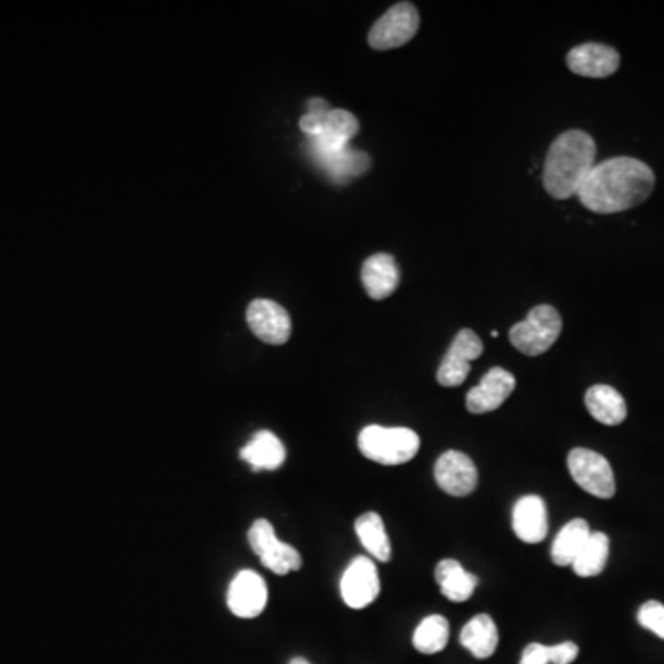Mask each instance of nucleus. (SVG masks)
<instances>
[{
	"label": "nucleus",
	"instance_id": "1",
	"mask_svg": "<svg viewBox=\"0 0 664 664\" xmlns=\"http://www.w3.org/2000/svg\"><path fill=\"white\" fill-rule=\"evenodd\" d=\"M654 170L635 158H613L594 164L577 200L596 214H615L637 208L654 192Z\"/></svg>",
	"mask_w": 664,
	"mask_h": 664
},
{
	"label": "nucleus",
	"instance_id": "2",
	"mask_svg": "<svg viewBox=\"0 0 664 664\" xmlns=\"http://www.w3.org/2000/svg\"><path fill=\"white\" fill-rule=\"evenodd\" d=\"M596 144L593 137L582 130L565 131L552 142L546 153L543 185L555 200L576 197L580 187L594 169Z\"/></svg>",
	"mask_w": 664,
	"mask_h": 664
},
{
	"label": "nucleus",
	"instance_id": "3",
	"mask_svg": "<svg viewBox=\"0 0 664 664\" xmlns=\"http://www.w3.org/2000/svg\"><path fill=\"white\" fill-rule=\"evenodd\" d=\"M417 432L404 426H365L359 434V449L371 462L381 465H403L420 452Z\"/></svg>",
	"mask_w": 664,
	"mask_h": 664
},
{
	"label": "nucleus",
	"instance_id": "4",
	"mask_svg": "<svg viewBox=\"0 0 664 664\" xmlns=\"http://www.w3.org/2000/svg\"><path fill=\"white\" fill-rule=\"evenodd\" d=\"M561 329H563V320L555 306H535L524 322L513 325L510 331V342L523 354L540 356L557 342Z\"/></svg>",
	"mask_w": 664,
	"mask_h": 664
},
{
	"label": "nucleus",
	"instance_id": "5",
	"mask_svg": "<svg viewBox=\"0 0 664 664\" xmlns=\"http://www.w3.org/2000/svg\"><path fill=\"white\" fill-rule=\"evenodd\" d=\"M569 473L583 491L596 499H611L615 495V473L607 457L588 449H572L566 457Z\"/></svg>",
	"mask_w": 664,
	"mask_h": 664
},
{
	"label": "nucleus",
	"instance_id": "6",
	"mask_svg": "<svg viewBox=\"0 0 664 664\" xmlns=\"http://www.w3.org/2000/svg\"><path fill=\"white\" fill-rule=\"evenodd\" d=\"M248 541L253 549L262 565L266 566L268 571L273 574L284 576L290 572L300 571L303 565L300 552L295 551L294 546L286 545L283 541L278 540L275 530L272 523L266 519H259L251 524L250 532H248Z\"/></svg>",
	"mask_w": 664,
	"mask_h": 664
},
{
	"label": "nucleus",
	"instance_id": "7",
	"mask_svg": "<svg viewBox=\"0 0 664 664\" xmlns=\"http://www.w3.org/2000/svg\"><path fill=\"white\" fill-rule=\"evenodd\" d=\"M417 30H420L417 8L410 2H399L373 24L368 36V43L375 50L399 49L410 43Z\"/></svg>",
	"mask_w": 664,
	"mask_h": 664
},
{
	"label": "nucleus",
	"instance_id": "8",
	"mask_svg": "<svg viewBox=\"0 0 664 664\" xmlns=\"http://www.w3.org/2000/svg\"><path fill=\"white\" fill-rule=\"evenodd\" d=\"M381 593V580L375 561L368 555H359L349 563L340 580V594L351 610H364L375 602Z\"/></svg>",
	"mask_w": 664,
	"mask_h": 664
},
{
	"label": "nucleus",
	"instance_id": "9",
	"mask_svg": "<svg viewBox=\"0 0 664 664\" xmlns=\"http://www.w3.org/2000/svg\"><path fill=\"white\" fill-rule=\"evenodd\" d=\"M484 353V343L476 332L463 329L452 340L451 348L446 351L445 359L437 370V382L445 388L460 386L467 379L471 362L480 359Z\"/></svg>",
	"mask_w": 664,
	"mask_h": 664
},
{
	"label": "nucleus",
	"instance_id": "10",
	"mask_svg": "<svg viewBox=\"0 0 664 664\" xmlns=\"http://www.w3.org/2000/svg\"><path fill=\"white\" fill-rule=\"evenodd\" d=\"M245 320H248L251 332L261 342L270 343V345H283L289 342L290 334H292L290 314L284 306L279 305L275 301H251L248 312H245Z\"/></svg>",
	"mask_w": 664,
	"mask_h": 664
},
{
	"label": "nucleus",
	"instance_id": "11",
	"mask_svg": "<svg viewBox=\"0 0 664 664\" xmlns=\"http://www.w3.org/2000/svg\"><path fill=\"white\" fill-rule=\"evenodd\" d=\"M437 485L451 496H467L479 485V471L473 460L460 451H446L434 465Z\"/></svg>",
	"mask_w": 664,
	"mask_h": 664
},
{
	"label": "nucleus",
	"instance_id": "12",
	"mask_svg": "<svg viewBox=\"0 0 664 664\" xmlns=\"http://www.w3.org/2000/svg\"><path fill=\"white\" fill-rule=\"evenodd\" d=\"M268 605V585L261 574L240 571L228 588V607L239 618H256Z\"/></svg>",
	"mask_w": 664,
	"mask_h": 664
},
{
	"label": "nucleus",
	"instance_id": "13",
	"mask_svg": "<svg viewBox=\"0 0 664 664\" xmlns=\"http://www.w3.org/2000/svg\"><path fill=\"white\" fill-rule=\"evenodd\" d=\"M515 384L517 381L510 371L504 368H491L482 376L479 386L467 393L465 404H467L469 412L471 414H487V412L501 409L515 390Z\"/></svg>",
	"mask_w": 664,
	"mask_h": 664
},
{
	"label": "nucleus",
	"instance_id": "14",
	"mask_svg": "<svg viewBox=\"0 0 664 664\" xmlns=\"http://www.w3.org/2000/svg\"><path fill=\"white\" fill-rule=\"evenodd\" d=\"M566 66L577 77L607 78L618 71L621 54L607 44H580L566 56Z\"/></svg>",
	"mask_w": 664,
	"mask_h": 664
},
{
	"label": "nucleus",
	"instance_id": "15",
	"mask_svg": "<svg viewBox=\"0 0 664 664\" xmlns=\"http://www.w3.org/2000/svg\"><path fill=\"white\" fill-rule=\"evenodd\" d=\"M512 526L513 532L523 543L537 545L541 541H545L549 534V512H546L545 501L537 495L519 499L513 506Z\"/></svg>",
	"mask_w": 664,
	"mask_h": 664
},
{
	"label": "nucleus",
	"instance_id": "16",
	"mask_svg": "<svg viewBox=\"0 0 664 664\" xmlns=\"http://www.w3.org/2000/svg\"><path fill=\"white\" fill-rule=\"evenodd\" d=\"M359 120L345 110H331L323 119L320 135L309 139L311 153L340 152L359 133Z\"/></svg>",
	"mask_w": 664,
	"mask_h": 664
},
{
	"label": "nucleus",
	"instance_id": "17",
	"mask_svg": "<svg viewBox=\"0 0 664 664\" xmlns=\"http://www.w3.org/2000/svg\"><path fill=\"white\" fill-rule=\"evenodd\" d=\"M401 273L398 262L388 253L371 255L362 266V283L371 300L382 301L398 290Z\"/></svg>",
	"mask_w": 664,
	"mask_h": 664
},
{
	"label": "nucleus",
	"instance_id": "18",
	"mask_svg": "<svg viewBox=\"0 0 664 664\" xmlns=\"http://www.w3.org/2000/svg\"><path fill=\"white\" fill-rule=\"evenodd\" d=\"M240 460L253 471H275L286 460V449L273 432L261 431L240 449Z\"/></svg>",
	"mask_w": 664,
	"mask_h": 664
},
{
	"label": "nucleus",
	"instance_id": "19",
	"mask_svg": "<svg viewBox=\"0 0 664 664\" xmlns=\"http://www.w3.org/2000/svg\"><path fill=\"white\" fill-rule=\"evenodd\" d=\"M585 406L588 414L602 425L616 426L627 417L626 401L615 388L607 384H596L585 393Z\"/></svg>",
	"mask_w": 664,
	"mask_h": 664
},
{
	"label": "nucleus",
	"instance_id": "20",
	"mask_svg": "<svg viewBox=\"0 0 664 664\" xmlns=\"http://www.w3.org/2000/svg\"><path fill=\"white\" fill-rule=\"evenodd\" d=\"M460 644L476 660H490L499 646V630L490 615H476L463 626Z\"/></svg>",
	"mask_w": 664,
	"mask_h": 664
},
{
	"label": "nucleus",
	"instance_id": "21",
	"mask_svg": "<svg viewBox=\"0 0 664 664\" xmlns=\"http://www.w3.org/2000/svg\"><path fill=\"white\" fill-rule=\"evenodd\" d=\"M436 582L446 600L467 602L476 591L479 577L465 571L460 561L443 560L436 566Z\"/></svg>",
	"mask_w": 664,
	"mask_h": 664
},
{
	"label": "nucleus",
	"instance_id": "22",
	"mask_svg": "<svg viewBox=\"0 0 664 664\" xmlns=\"http://www.w3.org/2000/svg\"><path fill=\"white\" fill-rule=\"evenodd\" d=\"M354 532L359 535L360 543L364 546L371 557L388 563L392 560V543L388 537L386 526L381 515L375 512H368L360 515L354 523Z\"/></svg>",
	"mask_w": 664,
	"mask_h": 664
},
{
	"label": "nucleus",
	"instance_id": "23",
	"mask_svg": "<svg viewBox=\"0 0 664 664\" xmlns=\"http://www.w3.org/2000/svg\"><path fill=\"white\" fill-rule=\"evenodd\" d=\"M588 535L591 529L585 519H572L571 523H566L552 543L551 555L554 565L571 566L582 552L583 545L587 543Z\"/></svg>",
	"mask_w": 664,
	"mask_h": 664
},
{
	"label": "nucleus",
	"instance_id": "24",
	"mask_svg": "<svg viewBox=\"0 0 664 664\" xmlns=\"http://www.w3.org/2000/svg\"><path fill=\"white\" fill-rule=\"evenodd\" d=\"M318 159V163L328 170L332 180L348 181L354 175L364 174L370 169V158L368 153L359 152L353 148H343L340 152L332 153H312Z\"/></svg>",
	"mask_w": 664,
	"mask_h": 664
},
{
	"label": "nucleus",
	"instance_id": "25",
	"mask_svg": "<svg viewBox=\"0 0 664 664\" xmlns=\"http://www.w3.org/2000/svg\"><path fill=\"white\" fill-rule=\"evenodd\" d=\"M610 557V537L604 532H591L587 543L572 563V571L580 577L598 576L607 565Z\"/></svg>",
	"mask_w": 664,
	"mask_h": 664
},
{
	"label": "nucleus",
	"instance_id": "26",
	"mask_svg": "<svg viewBox=\"0 0 664 664\" xmlns=\"http://www.w3.org/2000/svg\"><path fill=\"white\" fill-rule=\"evenodd\" d=\"M412 643L421 654H440L449 643V621L442 615L426 616L420 626L415 627Z\"/></svg>",
	"mask_w": 664,
	"mask_h": 664
},
{
	"label": "nucleus",
	"instance_id": "27",
	"mask_svg": "<svg viewBox=\"0 0 664 664\" xmlns=\"http://www.w3.org/2000/svg\"><path fill=\"white\" fill-rule=\"evenodd\" d=\"M637 621L644 630L655 633L657 637L664 638V605L657 600H650L641 605L637 613Z\"/></svg>",
	"mask_w": 664,
	"mask_h": 664
},
{
	"label": "nucleus",
	"instance_id": "28",
	"mask_svg": "<svg viewBox=\"0 0 664 664\" xmlns=\"http://www.w3.org/2000/svg\"><path fill=\"white\" fill-rule=\"evenodd\" d=\"M519 664H551V646L540 643L529 644Z\"/></svg>",
	"mask_w": 664,
	"mask_h": 664
},
{
	"label": "nucleus",
	"instance_id": "29",
	"mask_svg": "<svg viewBox=\"0 0 664 664\" xmlns=\"http://www.w3.org/2000/svg\"><path fill=\"white\" fill-rule=\"evenodd\" d=\"M329 111H320V113H311V111H306V114H303L300 120L301 131L306 133L309 139H314V137L320 135V131H322L323 128V119H325V114H328Z\"/></svg>",
	"mask_w": 664,
	"mask_h": 664
},
{
	"label": "nucleus",
	"instance_id": "30",
	"mask_svg": "<svg viewBox=\"0 0 664 664\" xmlns=\"http://www.w3.org/2000/svg\"><path fill=\"white\" fill-rule=\"evenodd\" d=\"M580 654L577 644L561 643L551 646V663L552 664H571Z\"/></svg>",
	"mask_w": 664,
	"mask_h": 664
},
{
	"label": "nucleus",
	"instance_id": "31",
	"mask_svg": "<svg viewBox=\"0 0 664 664\" xmlns=\"http://www.w3.org/2000/svg\"><path fill=\"white\" fill-rule=\"evenodd\" d=\"M306 108H309V111H311V113H320V111L331 110V108H329L328 102H325V100L322 99H312L311 102L306 104Z\"/></svg>",
	"mask_w": 664,
	"mask_h": 664
},
{
	"label": "nucleus",
	"instance_id": "32",
	"mask_svg": "<svg viewBox=\"0 0 664 664\" xmlns=\"http://www.w3.org/2000/svg\"><path fill=\"white\" fill-rule=\"evenodd\" d=\"M290 664H311L309 661L303 660V657H295V660L290 661Z\"/></svg>",
	"mask_w": 664,
	"mask_h": 664
}]
</instances>
